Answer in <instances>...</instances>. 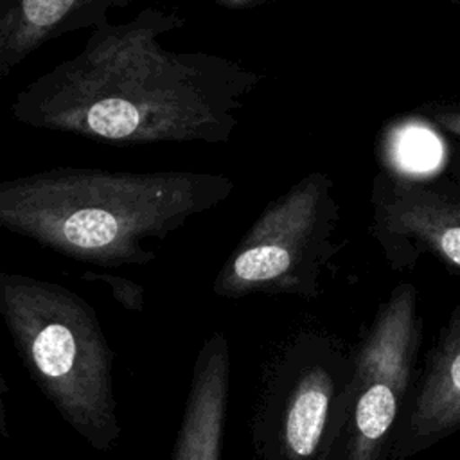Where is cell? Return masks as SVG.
<instances>
[{
	"label": "cell",
	"mask_w": 460,
	"mask_h": 460,
	"mask_svg": "<svg viewBox=\"0 0 460 460\" xmlns=\"http://www.w3.org/2000/svg\"><path fill=\"white\" fill-rule=\"evenodd\" d=\"M183 25L160 7L99 23L75 56L18 92L13 117L115 146L228 142L266 75L217 54L165 49L164 36Z\"/></svg>",
	"instance_id": "obj_1"
},
{
	"label": "cell",
	"mask_w": 460,
	"mask_h": 460,
	"mask_svg": "<svg viewBox=\"0 0 460 460\" xmlns=\"http://www.w3.org/2000/svg\"><path fill=\"white\" fill-rule=\"evenodd\" d=\"M235 190L230 176L54 167L0 183V225L95 266H146L162 241Z\"/></svg>",
	"instance_id": "obj_2"
},
{
	"label": "cell",
	"mask_w": 460,
	"mask_h": 460,
	"mask_svg": "<svg viewBox=\"0 0 460 460\" xmlns=\"http://www.w3.org/2000/svg\"><path fill=\"white\" fill-rule=\"evenodd\" d=\"M0 314L29 376L66 424L97 451L115 446L113 361L95 309L61 284L0 273Z\"/></svg>",
	"instance_id": "obj_3"
},
{
	"label": "cell",
	"mask_w": 460,
	"mask_h": 460,
	"mask_svg": "<svg viewBox=\"0 0 460 460\" xmlns=\"http://www.w3.org/2000/svg\"><path fill=\"white\" fill-rule=\"evenodd\" d=\"M338 221L334 180L322 171L302 176L262 208L223 262L212 291L223 298H316L322 271L345 244L336 241Z\"/></svg>",
	"instance_id": "obj_4"
},
{
	"label": "cell",
	"mask_w": 460,
	"mask_h": 460,
	"mask_svg": "<svg viewBox=\"0 0 460 460\" xmlns=\"http://www.w3.org/2000/svg\"><path fill=\"white\" fill-rule=\"evenodd\" d=\"M354 361L323 332H300L277 358L253 422L259 460H340Z\"/></svg>",
	"instance_id": "obj_5"
},
{
	"label": "cell",
	"mask_w": 460,
	"mask_h": 460,
	"mask_svg": "<svg viewBox=\"0 0 460 460\" xmlns=\"http://www.w3.org/2000/svg\"><path fill=\"white\" fill-rule=\"evenodd\" d=\"M420 334L417 288L401 282L379 305L352 354L350 411L340 460H390L395 428L410 394Z\"/></svg>",
	"instance_id": "obj_6"
},
{
	"label": "cell",
	"mask_w": 460,
	"mask_h": 460,
	"mask_svg": "<svg viewBox=\"0 0 460 460\" xmlns=\"http://www.w3.org/2000/svg\"><path fill=\"white\" fill-rule=\"evenodd\" d=\"M370 234L394 270L422 253L460 273V185L440 174L381 169L372 180Z\"/></svg>",
	"instance_id": "obj_7"
},
{
	"label": "cell",
	"mask_w": 460,
	"mask_h": 460,
	"mask_svg": "<svg viewBox=\"0 0 460 460\" xmlns=\"http://www.w3.org/2000/svg\"><path fill=\"white\" fill-rule=\"evenodd\" d=\"M460 431V300L451 309L395 428L390 460H408Z\"/></svg>",
	"instance_id": "obj_8"
},
{
	"label": "cell",
	"mask_w": 460,
	"mask_h": 460,
	"mask_svg": "<svg viewBox=\"0 0 460 460\" xmlns=\"http://www.w3.org/2000/svg\"><path fill=\"white\" fill-rule=\"evenodd\" d=\"M230 395V345L212 332L198 350L171 460H219Z\"/></svg>",
	"instance_id": "obj_9"
},
{
	"label": "cell",
	"mask_w": 460,
	"mask_h": 460,
	"mask_svg": "<svg viewBox=\"0 0 460 460\" xmlns=\"http://www.w3.org/2000/svg\"><path fill=\"white\" fill-rule=\"evenodd\" d=\"M113 0H0V77L52 38L108 20Z\"/></svg>",
	"instance_id": "obj_10"
},
{
	"label": "cell",
	"mask_w": 460,
	"mask_h": 460,
	"mask_svg": "<svg viewBox=\"0 0 460 460\" xmlns=\"http://www.w3.org/2000/svg\"><path fill=\"white\" fill-rule=\"evenodd\" d=\"M417 113L438 133L460 142V99L428 101Z\"/></svg>",
	"instance_id": "obj_11"
},
{
	"label": "cell",
	"mask_w": 460,
	"mask_h": 460,
	"mask_svg": "<svg viewBox=\"0 0 460 460\" xmlns=\"http://www.w3.org/2000/svg\"><path fill=\"white\" fill-rule=\"evenodd\" d=\"M84 279L102 280L110 286L115 300L122 304L126 309L131 311H142L144 307V288L133 280H128L124 277H115L110 273H84Z\"/></svg>",
	"instance_id": "obj_12"
},
{
	"label": "cell",
	"mask_w": 460,
	"mask_h": 460,
	"mask_svg": "<svg viewBox=\"0 0 460 460\" xmlns=\"http://www.w3.org/2000/svg\"><path fill=\"white\" fill-rule=\"evenodd\" d=\"M442 174L460 185V142L447 137H446V147H444Z\"/></svg>",
	"instance_id": "obj_13"
},
{
	"label": "cell",
	"mask_w": 460,
	"mask_h": 460,
	"mask_svg": "<svg viewBox=\"0 0 460 460\" xmlns=\"http://www.w3.org/2000/svg\"><path fill=\"white\" fill-rule=\"evenodd\" d=\"M214 2L225 9H250L264 4L266 0H214Z\"/></svg>",
	"instance_id": "obj_14"
},
{
	"label": "cell",
	"mask_w": 460,
	"mask_h": 460,
	"mask_svg": "<svg viewBox=\"0 0 460 460\" xmlns=\"http://www.w3.org/2000/svg\"><path fill=\"white\" fill-rule=\"evenodd\" d=\"M129 2H131V0H113V5H115V7H126Z\"/></svg>",
	"instance_id": "obj_15"
},
{
	"label": "cell",
	"mask_w": 460,
	"mask_h": 460,
	"mask_svg": "<svg viewBox=\"0 0 460 460\" xmlns=\"http://www.w3.org/2000/svg\"><path fill=\"white\" fill-rule=\"evenodd\" d=\"M451 4H455V5H458L460 7V0H449Z\"/></svg>",
	"instance_id": "obj_16"
}]
</instances>
